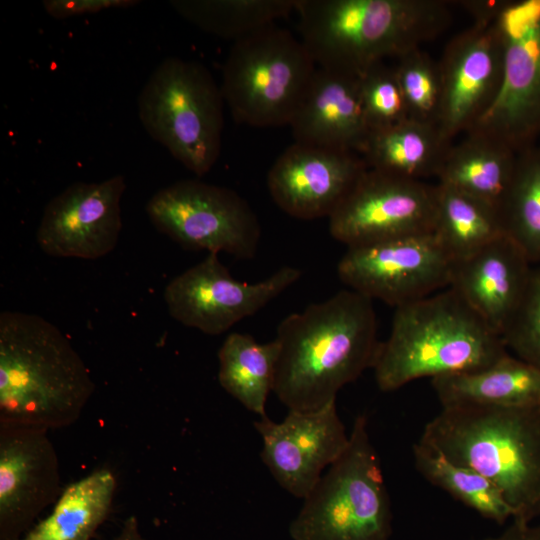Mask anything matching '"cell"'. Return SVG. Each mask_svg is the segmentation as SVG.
Masks as SVG:
<instances>
[{
  "instance_id": "obj_30",
  "label": "cell",
  "mask_w": 540,
  "mask_h": 540,
  "mask_svg": "<svg viewBox=\"0 0 540 540\" xmlns=\"http://www.w3.org/2000/svg\"><path fill=\"white\" fill-rule=\"evenodd\" d=\"M394 69L408 118L437 125L441 98L438 62L418 48L396 58Z\"/></svg>"
},
{
  "instance_id": "obj_18",
  "label": "cell",
  "mask_w": 540,
  "mask_h": 540,
  "mask_svg": "<svg viewBox=\"0 0 540 540\" xmlns=\"http://www.w3.org/2000/svg\"><path fill=\"white\" fill-rule=\"evenodd\" d=\"M367 169L358 153L294 142L270 168L267 186L286 214L329 218Z\"/></svg>"
},
{
  "instance_id": "obj_10",
  "label": "cell",
  "mask_w": 540,
  "mask_h": 540,
  "mask_svg": "<svg viewBox=\"0 0 540 540\" xmlns=\"http://www.w3.org/2000/svg\"><path fill=\"white\" fill-rule=\"evenodd\" d=\"M496 25L503 46L501 85L467 133L485 135L518 153L540 131V0L505 1Z\"/></svg>"
},
{
  "instance_id": "obj_13",
  "label": "cell",
  "mask_w": 540,
  "mask_h": 540,
  "mask_svg": "<svg viewBox=\"0 0 540 540\" xmlns=\"http://www.w3.org/2000/svg\"><path fill=\"white\" fill-rule=\"evenodd\" d=\"M435 185L367 169L329 217L347 248L434 230Z\"/></svg>"
},
{
  "instance_id": "obj_25",
  "label": "cell",
  "mask_w": 540,
  "mask_h": 540,
  "mask_svg": "<svg viewBox=\"0 0 540 540\" xmlns=\"http://www.w3.org/2000/svg\"><path fill=\"white\" fill-rule=\"evenodd\" d=\"M279 353L276 339L259 343L246 333L229 334L218 351L220 385L249 411L266 416Z\"/></svg>"
},
{
  "instance_id": "obj_28",
  "label": "cell",
  "mask_w": 540,
  "mask_h": 540,
  "mask_svg": "<svg viewBox=\"0 0 540 540\" xmlns=\"http://www.w3.org/2000/svg\"><path fill=\"white\" fill-rule=\"evenodd\" d=\"M173 9L199 29L237 41L295 11L296 0H174Z\"/></svg>"
},
{
  "instance_id": "obj_12",
  "label": "cell",
  "mask_w": 540,
  "mask_h": 540,
  "mask_svg": "<svg viewBox=\"0 0 540 540\" xmlns=\"http://www.w3.org/2000/svg\"><path fill=\"white\" fill-rule=\"evenodd\" d=\"M300 269L283 266L255 283L235 279L218 258L208 255L174 277L164 289L173 319L204 334L220 335L254 315L301 278Z\"/></svg>"
},
{
  "instance_id": "obj_22",
  "label": "cell",
  "mask_w": 540,
  "mask_h": 540,
  "mask_svg": "<svg viewBox=\"0 0 540 540\" xmlns=\"http://www.w3.org/2000/svg\"><path fill=\"white\" fill-rule=\"evenodd\" d=\"M517 152L478 133L452 144L437 175L439 184L481 200L499 211L511 183Z\"/></svg>"
},
{
  "instance_id": "obj_23",
  "label": "cell",
  "mask_w": 540,
  "mask_h": 540,
  "mask_svg": "<svg viewBox=\"0 0 540 540\" xmlns=\"http://www.w3.org/2000/svg\"><path fill=\"white\" fill-rule=\"evenodd\" d=\"M452 144L437 125L408 118L371 132L361 156L369 169L423 181L437 177Z\"/></svg>"
},
{
  "instance_id": "obj_35",
  "label": "cell",
  "mask_w": 540,
  "mask_h": 540,
  "mask_svg": "<svg viewBox=\"0 0 540 540\" xmlns=\"http://www.w3.org/2000/svg\"><path fill=\"white\" fill-rule=\"evenodd\" d=\"M480 540H540V525L512 520L501 534Z\"/></svg>"
},
{
  "instance_id": "obj_24",
  "label": "cell",
  "mask_w": 540,
  "mask_h": 540,
  "mask_svg": "<svg viewBox=\"0 0 540 540\" xmlns=\"http://www.w3.org/2000/svg\"><path fill=\"white\" fill-rule=\"evenodd\" d=\"M117 481L108 469L66 486L52 511L19 540H91L110 513Z\"/></svg>"
},
{
  "instance_id": "obj_3",
  "label": "cell",
  "mask_w": 540,
  "mask_h": 540,
  "mask_svg": "<svg viewBox=\"0 0 540 540\" xmlns=\"http://www.w3.org/2000/svg\"><path fill=\"white\" fill-rule=\"evenodd\" d=\"M442 0H296L301 41L318 68L361 77L421 48L451 21Z\"/></svg>"
},
{
  "instance_id": "obj_36",
  "label": "cell",
  "mask_w": 540,
  "mask_h": 540,
  "mask_svg": "<svg viewBox=\"0 0 540 540\" xmlns=\"http://www.w3.org/2000/svg\"><path fill=\"white\" fill-rule=\"evenodd\" d=\"M111 540H146L142 535L138 521L136 517H128L118 534L113 537Z\"/></svg>"
},
{
  "instance_id": "obj_11",
  "label": "cell",
  "mask_w": 540,
  "mask_h": 540,
  "mask_svg": "<svg viewBox=\"0 0 540 540\" xmlns=\"http://www.w3.org/2000/svg\"><path fill=\"white\" fill-rule=\"evenodd\" d=\"M453 265L429 232L349 247L337 273L351 290L396 308L448 288Z\"/></svg>"
},
{
  "instance_id": "obj_6",
  "label": "cell",
  "mask_w": 540,
  "mask_h": 540,
  "mask_svg": "<svg viewBox=\"0 0 540 540\" xmlns=\"http://www.w3.org/2000/svg\"><path fill=\"white\" fill-rule=\"evenodd\" d=\"M292 540H390L392 511L367 417L358 415L341 457L303 499Z\"/></svg>"
},
{
  "instance_id": "obj_31",
  "label": "cell",
  "mask_w": 540,
  "mask_h": 540,
  "mask_svg": "<svg viewBox=\"0 0 540 540\" xmlns=\"http://www.w3.org/2000/svg\"><path fill=\"white\" fill-rule=\"evenodd\" d=\"M360 93L365 120L370 133L392 127L408 113L394 69L380 62L360 77Z\"/></svg>"
},
{
  "instance_id": "obj_34",
  "label": "cell",
  "mask_w": 540,
  "mask_h": 540,
  "mask_svg": "<svg viewBox=\"0 0 540 540\" xmlns=\"http://www.w3.org/2000/svg\"><path fill=\"white\" fill-rule=\"evenodd\" d=\"M460 3V5L472 16L473 23H491L497 18L505 1L476 0L461 1Z\"/></svg>"
},
{
  "instance_id": "obj_21",
  "label": "cell",
  "mask_w": 540,
  "mask_h": 540,
  "mask_svg": "<svg viewBox=\"0 0 540 540\" xmlns=\"http://www.w3.org/2000/svg\"><path fill=\"white\" fill-rule=\"evenodd\" d=\"M441 407L540 405V370L509 353L470 372L431 379Z\"/></svg>"
},
{
  "instance_id": "obj_4",
  "label": "cell",
  "mask_w": 540,
  "mask_h": 540,
  "mask_svg": "<svg viewBox=\"0 0 540 540\" xmlns=\"http://www.w3.org/2000/svg\"><path fill=\"white\" fill-rule=\"evenodd\" d=\"M419 441L495 484L512 520L540 517V405L441 407Z\"/></svg>"
},
{
  "instance_id": "obj_27",
  "label": "cell",
  "mask_w": 540,
  "mask_h": 540,
  "mask_svg": "<svg viewBox=\"0 0 540 540\" xmlns=\"http://www.w3.org/2000/svg\"><path fill=\"white\" fill-rule=\"evenodd\" d=\"M417 471L431 484L476 511L482 517L504 524L512 510L498 487L472 468L456 463L418 441L413 446Z\"/></svg>"
},
{
  "instance_id": "obj_32",
  "label": "cell",
  "mask_w": 540,
  "mask_h": 540,
  "mask_svg": "<svg viewBox=\"0 0 540 540\" xmlns=\"http://www.w3.org/2000/svg\"><path fill=\"white\" fill-rule=\"evenodd\" d=\"M501 338L507 350L540 370V266L532 267L523 297Z\"/></svg>"
},
{
  "instance_id": "obj_5",
  "label": "cell",
  "mask_w": 540,
  "mask_h": 540,
  "mask_svg": "<svg viewBox=\"0 0 540 540\" xmlns=\"http://www.w3.org/2000/svg\"><path fill=\"white\" fill-rule=\"evenodd\" d=\"M508 353L493 331L450 287L396 307L373 364L383 392L420 378L485 368Z\"/></svg>"
},
{
  "instance_id": "obj_14",
  "label": "cell",
  "mask_w": 540,
  "mask_h": 540,
  "mask_svg": "<svg viewBox=\"0 0 540 540\" xmlns=\"http://www.w3.org/2000/svg\"><path fill=\"white\" fill-rule=\"evenodd\" d=\"M437 126L451 142L467 133L494 101L502 81L503 46L495 21L473 23L446 45L438 61Z\"/></svg>"
},
{
  "instance_id": "obj_1",
  "label": "cell",
  "mask_w": 540,
  "mask_h": 540,
  "mask_svg": "<svg viewBox=\"0 0 540 540\" xmlns=\"http://www.w3.org/2000/svg\"><path fill=\"white\" fill-rule=\"evenodd\" d=\"M273 392L289 410L310 411L372 368L380 341L373 300L351 289L279 323Z\"/></svg>"
},
{
  "instance_id": "obj_33",
  "label": "cell",
  "mask_w": 540,
  "mask_h": 540,
  "mask_svg": "<svg viewBox=\"0 0 540 540\" xmlns=\"http://www.w3.org/2000/svg\"><path fill=\"white\" fill-rule=\"evenodd\" d=\"M139 3L137 0H45L43 7L51 17L63 20L107 9L129 8Z\"/></svg>"
},
{
  "instance_id": "obj_20",
  "label": "cell",
  "mask_w": 540,
  "mask_h": 540,
  "mask_svg": "<svg viewBox=\"0 0 540 540\" xmlns=\"http://www.w3.org/2000/svg\"><path fill=\"white\" fill-rule=\"evenodd\" d=\"M289 126L294 142L361 155L370 134L360 77L317 67Z\"/></svg>"
},
{
  "instance_id": "obj_19",
  "label": "cell",
  "mask_w": 540,
  "mask_h": 540,
  "mask_svg": "<svg viewBox=\"0 0 540 540\" xmlns=\"http://www.w3.org/2000/svg\"><path fill=\"white\" fill-rule=\"evenodd\" d=\"M533 264L506 235L454 263L449 287L501 336L519 305Z\"/></svg>"
},
{
  "instance_id": "obj_7",
  "label": "cell",
  "mask_w": 540,
  "mask_h": 540,
  "mask_svg": "<svg viewBox=\"0 0 540 540\" xmlns=\"http://www.w3.org/2000/svg\"><path fill=\"white\" fill-rule=\"evenodd\" d=\"M224 98L201 63L170 57L151 73L138 97L146 132L198 177L221 152Z\"/></svg>"
},
{
  "instance_id": "obj_2",
  "label": "cell",
  "mask_w": 540,
  "mask_h": 540,
  "mask_svg": "<svg viewBox=\"0 0 540 540\" xmlns=\"http://www.w3.org/2000/svg\"><path fill=\"white\" fill-rule=\"evenodd\" d=\"M95 390L67 336L45 318L0 314V425L43 430L70 426Z\"/></svg>"
},
{
  "instance_id": "obj_29",
  "label": "cell",
  "mask_w": 540,
  "mask_h": 540,
  "mask_svg": "<svg viewBox=\"0 0 540 540\" xmlns=\"http://www.w3.org/2000/svg\"><path fill=\"white\" fill-rule=\"evenodd\" d=\"M504 233L534 265L540 262V153L517 154L514 174L499 207Z\"/></svg>"
},
{
  "instance_id": "obj_16",
  "label": "cell",
  "mask_w": 540,
  "mask_h": 540,
  "mask_svg": "<svg viewBox=\"0 0 540 540\" xmlns=\"http://www.w3.org/2000/svg\"><path fill=\"white\" fill-rule=\"evenodd\" d=\"M125 178L74 182L46 205L36 241L52 257L95 260L117 245L122 229Z\"/></svg>"
},
{
  "instance_id": "obj_26",
  "label": "cell",
  "mask_w": 540,
  "mask_h": 540,
  "mask_svg": "<svg viewBox=\"0 0 540 540\" xmlns=\"http://www.w3.org/2000/svg\"><path fill=\"white\" fill-rule=\"evenodd\" d=\"M435 195L433 233L454 263L505 235L495 207L439 183Z\"/></svg>"
},
{
  "instance_id": "obj_15",
  "label": "cell",
  "mask_w": 540,
  "mask_h": 540,
  "mask_svg": "<svg viewBox=\"0 0 540 540\" xmlns=\"http://www.w3.org/2000/svg\"><path fill=\"white\" fill-rule=\"evenodd\" d=\"M254 427L262 438V461L283 489L302 499L349 443L336 400L315 410H289L281 422L260 417Z\"/></svg>"
},
{
  "instance_id": "obj_9",
  "label": "cell",
  "mask_w": 540,
  "mask_h": 540,
  "mask_svg": "<svg viewBox=\"0 0 540 540\" xmlns=\"http://www.w3.org/2000/svg\"><path fill=\"white\" fill-rule=\"evenodd\" d=\"M153 226L186 249L255 257L261 239L259 219L236 191L185 179L158 190L147 202Z\"/></svg>"
},
{
  "instance_id": "obj_8",
  "label": "cell",
  "mask_w": 540,
  "mask_h": 540,
  "mask_svg": "<svg viewBox=\"0 0 540 540\" xmlns=\"http://www.w3.org/2000/svg\"><path fill=\"white\" fill-rule=\"evenodd\" d=\"M316 70L303 42L273 23L234 41L220 88L236 122L289 125Z\"/></svg>"
},
{
  "instance_id": "obj_17",
  "label": "cell",
  "mask_w": 540,
  "mask_h": 540,
  "mask_svg": "<svg viewBox=\"0 0 540 540\" xmlns=\"http://www.w3.org/2000/svg\"><path fill=\"white\" fill-rule=\"evenodd\" d=\"M62 491L48 431L0 425V540H19Z\"/></svg>"
}]
</instances>
